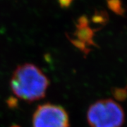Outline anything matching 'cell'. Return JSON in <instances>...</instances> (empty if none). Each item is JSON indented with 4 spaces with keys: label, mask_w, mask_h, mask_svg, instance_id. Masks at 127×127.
<instances>
[{
    "label": "cell",
    "mask_w": 127,
    "mask_h": 127,
    "mask_svg": "<svg viewBox=\"0 0 127 127\" xmlns=\"http://www.w3.org/2000/svg\"><path fill=\"white\" fill-rule=\"evenodd\" d=\"M9 85L16 97L33 102L45 97L50 80L36 65L25 63L14 70Z\"/></svg>",
    "instance_id": "1"
},
{
    "label": "cell",
    "mask_w": 127,
    "mask_h": 127,
    "mask_svg": "<svg viewBox=\"0 0 127 127\" xmlns=\"http://www.w3.org/2000/svg\"><path fill=\"white\" fill-rule=\"evenodd\" d=\"M87 121L91 127H121L124 113L122 107L114 100H98L88 109Z\"/></svg>",
    "instance_id": "2"
},
{
    "label": "cell",
    "mask_w": 127,
    "mask_h": 127,
    "mask_svg": "<svg viewBox=\"0 0 127 127\" xmlns=\"http://www.w3.org/2000/svg\"><path fill=\"white\" fill-rule=\"evenodd\" d=\"M32 127H69V117L60 105L45 103L39 105L32 118Z\"/></svg>",
    "instance_id": "3"
},
{
    "label": "cell",
    "mask_w": 127,
    "mask_h": 127,
    "mask_svg": "<svg viewBox=\"0 0 127 127\" xmlns=\"http://www.w3.org/2000/svg\"><path fill=\"white\" fill-rule=\"evenodd\" d=\"M94 31L88 26V19L83 16L78 21L76 31L74 33L76 38H68L75 47L88 55L90 52L89 46H96L93 40Z\"/></svg>",
    "instance_id": "4"
},
{
    "label": "cell",
    "mask_w": 127,
    "mask_h": 127,
    "mask_svg": "<svg viewBox=\"0 0 127 127\" xmlns=\"http://www.w3.org/2000/svg\"><path fill=\"white\" fill-rule=\"evenodd\" d=\"M108 6L114 13L118 15L124 14V9L122 8V4L119 0H108Z\"/></svg>",
    "instance_id": "5"
},
{
    "label": "cell",
    "mask_w": 127,
    "mask_h": 127,
    "mask_svg": "<svg viewBox=\"0 0 127 127\" xmlns=\"http://www.w3.org/2000/svg\"><path fill=\"white\" fill-rule=\"evenodd\" d=\"M59 4L62 8H68V6L71 5L73 0H58Z\"/></svg>",
    "instance_id": "6"
},
{
    "label": "cell",
    "mask_w": 127,
    "mask_h": 127,
    "mask_svg": "<svg viewBox=\"0 0 127 127\" xmlns=\"http://www.w3.org/2000/svg\"><path fill=\"white\" fill-rule=\"evenodd\" d=\"M7 103H8V105H9V106H10V107L13 108L14 107L16 106V104H17V101H16V99H14V98H9V100H8Z\"/></svg>",
    "instance_id": "7"
},
{
    "label": "cell",
    "mask_w": 127,
    "mask_h": 127,
    "mask_svg": "<svg viewBox=\"0 0 127 127\" xmlns=\"http://www.w3.org/2000/svg\"><path fill=\"white\" fill-rule=\"evenodd\" d=\"M10 127H20V126H18V125H16V124H14V125L11 126Z\"/></svg>",
    "instance_id": "8"
}]
</instances>
